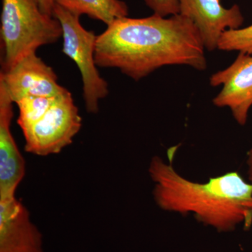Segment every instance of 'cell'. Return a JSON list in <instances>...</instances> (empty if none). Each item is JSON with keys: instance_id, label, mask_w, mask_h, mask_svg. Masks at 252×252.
Here are the masks:
<instances>
[{"instance_id": "cell-1", "label": "cell", "mask_w": 252, "mask_h": 252, "mask_svg": "<svg viewBox=\"0 0 252 252\" xmlns=\"http://www.w3.org/2000/svg\"><path fill=\"white\" fill-rule=\"evenodd\" d=\"M205 50L198 28L180 14L124 17L108 25L97 36L95 62L97 67L117 68L140 81L164 66L205 70Z\"/></svg>"}, {"instance_id": "cell-2", "label": "cell", "mask_w": 252, "mask_h": 252, "mask_svg": "<svg viewBox=\"0 0 252 252\" xmlns=\"http://www.w3.org/2000/svg\"><path fill=\"white\" fill-rule=\"evenodd\" d=\"M180 145L167 150L168 161L154 157L149 174L153 181V197L162 210L192 215L200 223L220 233H229L243 225H252V184L238 172L212 177L207 182H193L174 167Z\"/></svg>"}, {"instance_id": "cell-3", "label": "cell", "mask_w": 252, "mask_h": 252, "mask_svg": "<svg viewBox=\"0 0 252 252\" xmlns=\"http://www.w3.org/2000/svg\"><path fill=\"white\" fill-rule=\"evenodd\" d=\"M1 68L7 70L20 59L63 36L61 23L41 11L37 0H1Z\"/></svg>"}, {"instance_id": "cell-4", "label": "cell", "mask_w": 252, "mask_h": 252, "mask_svg": "<svg viewBox=\"0 0 252 252\" xmlns=\"http://www.w3.org/2000/svg\"><path fill=\"white\" fill-rule=\"evenodd\" d=\"M53 16L62 27L63 54L74 61L80 72L86 111L96 114L99 101L109 94L108 84L99 74L95 62L97 36L83 27L80 16L56 3Z\"/></svg>"}, {"instance_id": "cell-5", "label": "cell", "mask_w": 252, "mask_h": 252, "mask_svg": "<svg viewBox=\"0 0 252 252\" xmlns=\"http://www.w3.org/2000/svg\"><path fill=\"white\" fill-rule=\"evenodd\" d=\"M81 126L82 118L67 90L39 122L23 131L25 150L39 157L59 154L72 144Z\"/></svg>"}, {"instance_id": "cell-6", "label": "cell", "mask_w": 252, "mask_h": 252, "mask_svg": "<svg viewBox=\"0 0 252 252\" xmlns=\"http://www.w3.org/2000/svg\"><path fill=\"white\" fill-rule=\"evenodd\" d=\"M0 81L14 103L28 96L53 97L67 91L58 82L53 68L36 52L26 55L7 70L1 71Z\"/></svg>"}, {"instance_id": "cell-7", "label": "cell", "mask_w": 252, "mask_h": 252, "mask_svg": "<svg viewBox=\"0 0 252 252\" xmlns=\"http://www.w3.org/2000/svg\"><path fill=\"white\" fill-rule=\"evenodd\" d=\"M210 84L223 86L212 100L215 106L228 107L239 125L245 126L252 107V55L239 53L230 66L212 74Z\"/></svg>"}, {"instance_id": "cell-8", "label": "cell", "mask_w": 252, "mask_h": 252, "mask_svg": "<svg viewBox=\"0 0 252 252\" xmlns=\"http://www.w3.org/2000/svg\"><path fill=\"white\" fill-rule=\"evenodd\" d=\"M179 3L180 14L195 24L208 51L217 49L223 32L238 29L243 24V14L237 4L226 9L220 0H179Z\"/></svg>"}, {"instance_id": "cell-9", "label": "cell", "mask_w": 252, "mask_h": 252, "mask_svg": "<svg viewBox=\"0 0 252 252\" xmlns=\"http://www.w3.org/2000/svg\"><path fill=\"white\" fill-rule=\"evenodd\" d=\"M14 103L0 81V201L16 197L26 175V162L11 130Z\"/></svg>"}, {"instance_id": "cell-10", "label": "cell", "mask_w": 252, "mask_h": 252, "mask_svg": "<svg viewBox=\"0 0 252 252\" xmlns=\"http://www.w3.org/2000/svg\"><path fill=\"white\" fill-rule=\"evenodd\" d=\"M0 252H44L42 233L16 197L0 201Z\"/></svg>"}, {"instance_id": "cell-11", "label": "cell", "mask_w": 252, "mask_h": 252, "mask_svg": "<svg viewBox=\"0 0 252 252\" xmlns=\"http://www.w3.org/2000/svg\"><path fill=\"white\" fill-rule=\"evenodd\" d=\"M55 3L73 14L87 15L107 26L128 16L127 5L122 0H55Z\"/></svg>"}, {"instance_id": "cell-12", "label": "cell", "mask_w": 252, "mask_h": 252, "mask_svg": "<svg viewBox=\"0 0 252 252\" xmlns=\"http://www.w3.org/2000/svg\"><path fill=\"white\" fill-rule=\"evenodd\" d=\"M60 95L53 97L28 96L15 102L19 112L17 124L22 132L39 122L56 102Z\"/></svg>"}, {"instance_id": "cell-13", "label": "cell", "mask_w": 252, "mask_h": 252, "mask_svg": "<svg viewBox=\"0 0 252 252\" xmlns=\"http://www.w3.org/2000/svg\"><path fill=\"white\" fill-rule=\"evenodd\" d=\"M217 49L252 55V25L246 28L223 32L219 41Z\"/></svg>"}, {"instance_id": "cell-14", "label": "cell", "mask_w": 252, "mask_h": 252, "mask_svg": "<svg viewBox=\"0 0 252 252\" xmlns=\"http://www.w3.org/2000/svg\"><path fill=\"white\" fill-rule=\"evenodd\" d=\"M146 5L154 11V14L167 17L180 14L179 0H144Z\"/></svg>"}, {"instance_id": "cell-15", "label": "cell", "mask_w": 252, "mask_h": 252, "mask_svg": "<svg viewBox=\"0 0 252 252\" xmlns=\"http://www.w3.org/2000/svg\"><path fill=\"white\" fill-rule=\"evenodd\" d=\"M41 11L44 14L53 16V9L55 4V0H37Z\"/></svg>"}, {"instance_id": "cell-16", "label": "cell", "mask_w": 252, "mask_h": 252, "mask_svg": "<svg viewBox=\"0 0 252 252\" xmlns=\"http://www.w3.org/2000/svg\"><path fill=\"white\" fill-rule=\"evenodd\" d=\"M247 165H248V180L252 184V147L247 154Z\"/></svg>"}]
</instances>
